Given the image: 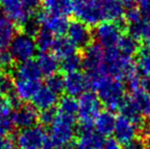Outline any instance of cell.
Segmentation results:
<instances>
[{
  "label": "cell",
  "instance_id": "cell-31",
  "mask_svg": "<svg viewBox=\"0 0 150 149\" xmlns=\"http://www.w3.org/2000/svg\"><path fill=\"white\" fill-rule=\"evenodd\" d=\"M78 109H79V105H78V101L75 99V97L64 96L58 102V112L77 117Z\"/></svg>",
  "mask_w": 150,
  "mask_h": 149
},
{
  "label": "cell",
  "instance_id": "cell-25",
  "mask_svg": "<svg viewBox=\"0 0 150 149\" xmlns=\"http://www.w3.org/2000/svg\"><path fill=\"white\" fill-rule=\"evenodd\" d=\"M53 54L57 58H64L71 54L77 52V47L74 45V43L67 37H58L55 39L52 47Z\"/></svg>",
  "mask_w": 150,
  "mask_h": 149
},
{
  "label": "cell",
  "instance_id": "cell-18",
  "mask_svg": "<svg viewBox=\"0 0 150 149\" xmlns=\"http://www.w3.org/2000/svg\"><path fill=\"white\" fill-rule=\"evenodd\" d=\"M126 99L142 117H150V96L141 88L131 91L130 96Z\"/></svg>",
  "mask_w": 150,
  "mask_h": 149
},
{
  "label": "cell",
  "instance_id": "cell-16",
  "mask_svg": "<svg viewBox=\"0 0 150 149\" xmlns=\"http://www.w3.org/2000/svg\"><path fill=\"white\" fill-rule=\"evenodd\" d=\"M115 125H117V117L113 112L104 110L98 114L93 123L94 130L101 137L109 138L115 133Z\"/></svg>",
  "mask_w": 150,
  "mask_h": 149
},
{
  "label": "cell",
  "instance_id": "cell-39",
  "mask_svg": "<svg viewBox=\"0 0 150 149\" xmlns=\"http://www.w3.org/2000/svg\"><path fill=\"white\" fill-rule=\"evenodd\" d=\"M0 149H18L16 142L9 136H0Z\"/></svg>",
  "mask_w": 150,
  "mask_h": 149
},
{
  "label": "cell",
  "instance_id": "cell-41",
  "mask_svg": "<svg viewBox=\"0 0 150 149\" xmlns=\"http://www.w3.org/2000/svg\"><path fill=\"white\" fill-rule=\"evenodd\" d=\"M22 2L31 13H34L39 8L41 0H22Z\"/></svg>",
  "mask_w": 150,
  "mask_h": 149
},
{
  "label": "cell",
  "instance_id": "cell-30",
  "mask_svg": "<svg viewBox=\"0 0 150 149\" xmlns=\"http://www.w3.org/2000/svg\"><path fill=\"white\" fill-rule=\"evenodd\" d=\"M138 70L143 76L150 78V45L143 46L139 50Z\"/></svg>",
  "mask_w": 150,
  "mask_h": 149
},
{
  "label": "cell",
  "instance_id": "cell-19",
  "mask_svg": "<svg viewBox=\"0 0 150 149\" xmlns=\"http://www.w3.org/2000/svg\"><path fill=\"white\" fill-rule=\"evenodd\" d=\"M41 83L40 81L33 80H14V94L21 101H29L32 100L36 92L40 89Z\"/></svg>",
  "mask_w": 150,
  "mask_h": 149
},
{
  "label": "cell",
  "instance_id": "cell-33",
  "mask_svg": "<svg viewBox=\"0 0 150 149\" xmlns=\"http://www.w3.org/2000/svg\"><path fill=\"white\" fill-rule=\"evenodd\" d=\"M14 127L11 109L0 113V136H8Z\"/></svg>",
  "mask_w": 150,
  "mask_h": 149
},
{
  "label": "cell",
  "instance_id": "cell-36",
  "mask_svg": "<svg viewBox=\"0 0 150 149\" xmlns=\"http://www.w3.org/2000/svg\"><path fill=\"white\" fill-rule=\"evenodd\" d=\"M23 33H25L26 35L30 37H34L38 34L40 30H41V25H40L39 20L37 18H32L28 22H26L23 25Z\"/></svg>",
  "mask_w": 150,
  "mask_h": 149
},
{
  "label": "cell",
  "instance_id": "cell-8",
  "mask_svg": "<svg viewBox=\"0 0 150 149\" xmlns=\"http://www.w3.org/2000/svg\"><path fill=\"white\" fill-rule=\"evenodd\" d=\"M74 13L76 14L78 20L89 27L98 26L99 24L104 22L98 0H83L75 2Z\"/></svg>",
  "mask_w": 150,
  "mask_h": 149
},
{
  "label": "cell",
  "instance_id": "cell-17",
  "mask_svg": "<svg viewBox=\"0 0 150 149\" xmlns=\"http://www.w3.org/2000/svg\"><path fill=\"white\" fill-rule=\"evenodd\" d=\"M59 102L58 95L46 86H41L32 98V103L36 109L46 110L54 108V106Z\"/></svg>",
  "mask_w": 150,
  "mask_h": 149
},
{
  "label": "cell",
  "instance_id": "cell-1",
  "mask_svg": "<svg viewBox=\"0 0 150 149\" xmlns=\"http://www.w3.org/2000/svg\"><path fill=\"white\" fill-rule=\"evenodd\" d=\"M90 88L96 92L101 103L107 110L115 112L120 109L125 99V85L115 78L107 75L88 76Z\"/></svg>",
  "mask_w": 150,
  "mask_h": 149
},
{
  "label": "cell",
  "instance_id": "cell-3",
  "mask_svg": "<svg viewBox=\"0 0 150 149\" xmlns=\"http://www.w3.org/2000/svg\"><path fill=\"white\" fill-rule=\"evenodd\" d=\"M105 50L103 74L110 76L117 80L126 79L137 70L132 57L122 54L117 47Z\"/></svg>",
  "mask_w": 150,
  "mask_h": 149
},
{
  "label": "cell",
  "instance_id": "cell-22",
  "mask_svg": "<svg viewBox=\"0 0 150 149\" xmlns=\"http://www.w3.org/2000/svg\"><path fill=\"white\" fill-rule=\"evenodd\" d=\"M43 7L46 12L67 16L75 11L74 0H44Z\"/></svg>",
  "mask_w": 150,
  "mask_h": 149
},
{
  "label": "cell",
  "instance_id": "cell-23",
  "mask_svg": "<svg viewBox=\"0 0 150 149\" xmlns=\"http://www.w3.org/2000/svg\"><path fill=\"white\" fill-rule=\"evenodd\" d=\"M16 35L14 23L4 14H0V50L5 49Z\"/></svg>",
  "mask_w": 150,
  "mask_h": 149
},
{
  "label": "cell",
  "instance_id": "cell-49",
  "mask_svg": "<svg viewBox=\"0 0 150 149\" xmlns=\"http://www.w3.org/2000/svg\"><path fill=\"white\" fill-rule=\"evenodd\" d=\"M149 125H150V117H149Z\"/></svg>",
  "mask_w": 150,
  "mask_h": 149
},
{
  "label": "cell",
  "instance_id": "cell-4",
  "mask_svg": "<svg viewBox=\"0 0 150 149\" xmlns=\"http://www.w3.org/2000/svg\"><path fill=\"white\" fill-rule=\"evenodd\" d=\"M78 115L81 125L93 126L95 119L101 112V103L100 99L96 93L93 92H85L81 95L78 100Z\"/></svg>",
  "mask_w": 150,
  "mask_h": 149
},
{
  "label": "cell",
  "instance_id": "cell-32",
  "mask_svg": "<svg viewBox=\"0 0 150 149\" xmlns=\"http://www.w3.org/2000/svg\"><path fill=\"white\" fill-rule=\"evenodd\" d=\"M14 95V80L8 74L0 73V96L9 98Z\"/></svg>",
  "mask_w": 150,
  "mask_h": 149
},
{
  "label": "cell",
  "instance_id": "cell-44",
  "mask_svg": "<svg viewBox=\"0 0 150 149\" xmlns=\"http://www.w3.org/2000/svg\"><path fill=\"white\" fill-rule=\"evenodd\" d=\"M140 88H141V89H142L144 92H146V93L150 96V78H149V77H146V76H143V77L141 78Z\"/></svg>",
  "mask_w": 150,
  "mask_h": 149
},
{
  "label": "cell",
  "instance_id": "cell-15",
  "mask_svg": "<svg viewBox=\"0 0 150 149\" xmlns=\"http://www.w3.org/2000/svg\"><path fill=\"white\" fill-rule=\"evenodd\" d=\"M139 127L127 117L120 115L117 119V125L115 129V138L120 144H127L137 138Z\"/></svg>",
  "mask_w": 150,
  "mask_h": 149
},
{
  "label": "cell",
  "instance_id": "cell-14",
  "mask_svg": "<svg viewBox=\"0 0 150 149\" xmlns=\"http://www.w3.org/2000/svg\"><path fill=\"white\" fill-rule=\"evenodd\" d=\"M12 119L14 127L25 130L36 126L37 121H39V113L33 105L21 104L12 112Z\"/></svg>",
  "mask_w": 150,
  "mask_h": 149
},
{
  "label": "cell",
  "instance_id": "cell-28",
  "mask_svg": "<svg viewBox=\"0 0 150 149\" xmlns=\"http://www.w3.org/2000/svg\"><path fill=\"white\" fill-rule=\"evenodd\" d=\"M82 66H83V56L78 52L62 58L60 62V68L67 74L79 72Z\"/></svg>",
  "mask_w": 150,
  "mask_h": 149
},
{
  "label": "cell",
  "instance_id": "cell-51",
  "mask_svg": "<svg viewBox=\"0 0 150 149\" xmlns=\"http://www.w3.org/2000/svg\"><path fill=\"white\" fill-rule=\"evenodd\" d=\"M67 149H69V148H67Z\"/></svg>",
  "mask_w": 150,
  "mask_h": 149
},
{
  "label": "cell",
  "instance_id": "cell-38",
  "mask_svg": "<svg viewBox=\"0 0 150 149\" xmlns=\"http://www.w3.org/2000/svg\"><path fill=\"white\" fill-rule=\"evenodd\" d=\"M14 61H16V60H14L13 56L11 55L9 50L8 49L0 50V66H1L2 70L11 68Z\"/></svg>",
  "mask_w": 150,
  "mask_h": 149
},
{
  "label": "cell",
  "instance_id": "cell-42",
  "mask_svg": "<svg viewBox=\"0 0 150 149\" xmlns=\"http://www.w3.org/2000/svg\"><path fill=\"white\" fill-rule=\"evenodd\" d=\"M103 149H122V147L115 138H107L103 142Z\"/></svg>",
  "mask_w": 150,
  "mask_h": 149
},
{
  "label": "cell",
  "instance_id": "cell-20",
  "mask_svg": "<svg viewBox=\"0 0 150 149\" xmlns=\"http://www.w3.org/2000/svg\"><path fill=\"white\" fill-rule=\"evenodd\" d=\"M102 137L93 130L81 132L78 140L69 149H103Z\"/></svg>",
  "mask_w": 150,
  "mask_h": 149
},
{
  "label": "cell",
  "instance_id": "cell-2",
  "mask_svg": "<svg viewBox=\"0 0 150 149\" xmlns=\"http://www.w3.org/2000/svg\"><path fill=\"white\" fill-rule=\"evenodd\" d=\"M77 117L58 112L50 126L49 138L54 149H67L76 135Z\"/></svg>",
  "mask_w": 150,
  "mask_h": 149
},
{
  "label": "cell",
  "instance_id": "cell-5",
  "mask_svg": "<svg viewBox=\"0 0 150 149\" xmlns=\"http://www.w3.org/2000/svg\"><path fill=\"white\" fill-rule=\"evenodd\" d=\"M122 36V20L103 22L96 26L94 31L95 40L97 41V44H99L103 49L117 47Z\"/></svg>",
  "mask_w": 150,
  "mask_h": 149
},
{
  "label": "cell",
  "instance_id": "cell-21",
  "mask_svg": "<svg viewBox=\"0 0 150 149\" xmlns=\"http://www.w3.org/2000/svg\"><path fill=\"white\" fill-rule=\"evenodd\" d=\"M36 62L39 66L41 74L47 78L57 74V71L60 68V62L58 61V58L49 52H40V54L37 56Z\"/></svg>",
  "mask_w": 150,
  "mask_h": 149
},
{
  "label": "cell",
  "instance_id": "cell-11",
  "mask_svg": "<svg viewBox=\"0 0 150 149\" xmlns=\"http://www.w3.org/2000/svg\"><path fill=\"white\" fill-rule=\"evenodd\" d=\"M37 18L41 25L42 29H45L51 34L61 37L67 32L69 22L67 16L52 14L49 12H40L37 16Z\"/></svg>",
  "mask_w": 150,
  "mask_h": 149
},
{
  "label": "cell",
  "instance_id": "cell-34",
  "mask_svg": "<svg viewBox=\"0 0 150 149\" xmlns=\"http://www.w3.org/2000/svg\"><path fill=\"white\" fill-rule=\"evenodd\" d=\"M142 18H143L142 12H141L140 8L137 7L136 5L131 6V7H128L125 9L124 20L130 27L140 24L143 20Z\"/></svg>",
  "mask_w": 150,
  "mask_h": 149
},
{
  "label": "cell",
  "instance_id": "cell-35",
  "mask_svg": "<svg viewBox=\"0 0 150 149\" xmlns=\"http://www.w3.org/2000/svg\"><path fill=\"white\" fill-rule=\"evenodd\" d=\"M46 87L49 88L51 91L56 93L57 95L64 91V77L59 74H54L46 79Z\"/></svg>",
  "mask_w": 150,
  "mask_h": 149
},
{
  "label": "cell",
  "instance_id": "cell-7",
  "mask_svg": "<svg viewBox=\"0 0 150 149\" xmlns=\"http://www.w3.org/2000/svg\"><path fill=\"white\" fill-rule=\"evenodd\" d=\"M49 136L41 125L22 130L16 137L18 149H44Z\"/></svg>",
  "mask_w": 150,
  "mask_h": 149
},
{
  "label": "cell",
  "instance_id": "cell-29",
  "mask_svg": "<svg viewBox=\"0 0 150 149\" xmlns=\"http://www.w3.org/2000/svg\"><path fill=\"white\" fill-rule=\"evenodd\" d=\"M130 35L138 40H144L150 45V18H145L140 24L130 27Z\"/></svg>",
  "mask_w": 150,
  "mask_h": 149
},
{
  "label": "cell",
  "instance_id": "cell-13",
  "mask_svg": "<svg viewBox=\"0 0 150 149\" xmlns=\"http://www.w3.org/2000/svg\"><path fill=\"white\" fill-rule=\"evenodd\" d=\"M90 88V81L87 75L79 72L69 73L64 76V92L67 96L76 97L83 95Z\"/></svg>",
  "mask_w": 150,
  "mask_h": 149
},
{
  "label": "cell",
  "instance_id": "cell-37",
  "mask_svg": "<svg viewBox=\"0 0 150 149\" xmlns=\"http://www.w3.org/2000/svg\"><path fill=\"white\" fill-rule=\"evenodd\" d=\"M56 113H57V112L54 108L42 110L39 114V121L42 127H50L53 123L54 119H55Z\"/></svg>",
  "mask_w": 150,
  "mask_h": 149
},
{
  "label": "cell",
  "instance_id": "cell-46",
  "mask_svg": "<svg viewBox=\"0 0 150 149\" xmlns=\"http://www.w3.org/2000/svg\"><path fill=\"white\" fill-rule=\"evenodd\" d=\"M144 146L145 149H150V131H147L146 133H144Z\"/></svg>",
  "mask_w": 150,
  "mask_h": 149
},
{
  "label": "cell",
  "instance_id": "cell-12",
  "mask_svg": "<svg viewBox=\"0 0 150 149\" xmlns=\"http://www.w3.org/2000/svg\"><path fill=\"white\" fill-rule=\"evenodd\" d=\"M0 6L4 16L21 26L28 22L33 16V13L25 7L22 0H0Z\"/></svg>",
  "mask_w": 150,
  "mask_h": 149
},
{
  "label": "cell",
  "instance_id": "cell-43",
  "mask_svg": "<svg viewBox=\"0 0 150 149\" xmlns=\"http://www.w3.org/2000/svg\"><path fill=\"white\" fill-rule=\"evenodd\" d=\"M139 5H140L139 8H140L143 16L145 18H150V0H145Z\"/></svg>",
  "mask_w": 150,
  "mask_h": 149
},
{
  "label": "cell",
  "instance_id": "cell-24",
  "mask_svg": "<svg viewBox=\"0 0 150 149\" xmlns=\"http://www.w3.org/2000/svg\"><path fill=\"white\" fill-rule=\"evenodd\" d=\"M16 79L23 80H33V81H40L41 72L38 66L36 60H28V61L22 62L14 71Z\"/></svg>",
  "mask_w": 150,
  "mask_h": 149
},
{
  "label": "cell",
  "instance_id": "cell-9",
  "mask_svg": "<svg viewBox=\"0 0 150 149\" xmlns=\"http://www.w3.org/2000/svg\"><path fill=\"white\" fill-rule=\"evenodd\" d=\"M83 68L87 72V76L104 75L105 50L97 43H91L85 48L83 55Z\"/></svg>",
  "mask_w": 150,
  "mask_h": 149
},
{
  "label": "cell",
  "instance_id": "cell-26",
  "mask_svg": "<svg viewBox=\"0 0 150 149\" xmlns=\"http://www.w3.org/2000/svg\"><path fill=\"white\" fill-rule=\"evenodd\" d=\"M117 48L122 54L132 57L134 54L139 52V42L138 39L133 37L132 35H122L117 43Z\"/></svg>",
  "mask_w": 150,
  "mask_h": 149
},
{
  "label": "cell",
  "instance_id": "cell-45",
  "mask_svg": "<svg viewBox=\"0 0 150 149\" xmlns=\"http://www.w3.org/2000/svg\"><path fill=\"white\" fill-rule=\"evenodd\" d=\"M11 104L9 102L8 98H4L0 96V113L5 112V110L11 109Z\"/></svg>",
  "mask_w": 150,
  "mask_h": 149
},
{
  "label": "cell",
  "instance_id": "cell-27",
  "mask_svg": "<svg viewBox=\"0 0 150 149\" xmlns=\"http://www.w3.org/2000/svg\"><path fill=\"white\" fill-rule=\"evenodd\" d=\"M55 38L54 35L45 29H41L35 36V43L37 50L40 52H48L53 47Z\"/></svg>",
  "mask_w": 150,
  "mask_h": 149
},
{
  "label": "cell",
  "instance_id": "cell-48",
  "mask_svg": "<svg viewBox=\"0 0 150 149\" xmlns=\"http://www.w3.org/2000/svg\"><path fill=\"white\" fill-rule=\"evenodd\" d=\"M75 2H78V1H83V0H74Z\"/></svg>",
  "mask_w": 150,
  "mask_h": 149
},
{
  "label": "cell",
  "instance_id": "cell-10",
  "mask_svg": "<svg viewBox=\"0 0 150 149\" xmlns=\"http://www.w3.org/2000/svg\"><path fill=\"white\" fill-rule=\"evenodd\" d=\"M67 38L77 48H86L91 44L93 34L88 25L79 20L69 22L67 28Z\"/></svg>",
  "mask_w": 150,
  "mask_h": 149
},
{
  "label": "cell",
  "instance_id": "cell-47",
  "mask_svg": "<svg viewBox=\"0 0 150 149\" xmlns=\"http://www.w3.org/2000/svg\"><path fill=\"white\" fill-rule=\"evenodd\" d=\"M134 1L136 2V3H139V4H140V3H142L143 1H145V0H134Z\"/></svg>",
  "mask_w": 150,
  "mask_h": 149
},
{
  "label": "cell",
  "instance_id": "cell-50",
  "mask_svg": "<svg viewBox=\"0 0 150 149\" xmlns=\"http://www.w3.org/2000/svg\"><path fill=\"white\" fill-rule=\"evenodd\" d=\"M2 70V68H1V66H0V71H1Z\"/></svg>",
  "mask_w": 150,
  "mask_h": 149
},
{
  "label": "cell",
  "instance_id": "cell-40",
  "mask_svg": "<svg viewBox=\"0 0 150 149\" xmlns=\"http://www.w3.org/2000/svg\"><path fill=\"white\" fill-rule=\"evenodd\" d=\"M124 149H145L144 142H143L142 139L135 138V139H133L132 141L125 144Z\"/></svg>",
  "mask_w": 150,
  "mask_h": 149
},
{
  "label": "cell",
  "instance_id": "cell-6",
  "mask_svg": "<svg viewBox=\"0 0 150 149\" xmlns=\"http://www.w3.org/2000/svg\"><path fill=\"white\" fill-rule=\"evenodd\" d=\"M8 50L13 56L14 60L21 64L31 60L37 52L35 39L25 33L16 34L8 46Z\"/></svg>",
  "mask_w": 150,
  "mask_h": 149
}]
</instances>
